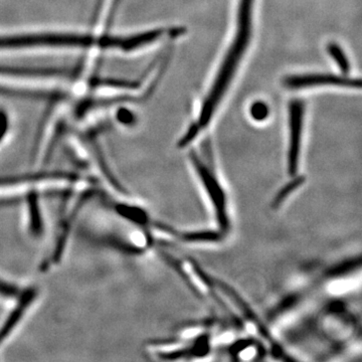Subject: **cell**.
Instances as JSON below:
<instances>
[{"label":"cell","mask_w":362,"mask_h":362,"mask_svg":"<svg viewBox=\"0 0 362 362\" xmlns=\"http://www.w3.org/2000/svg\"><path fill=\"white\" fill-rule=\"evenodd\" d=\"M95 182L90 177L71 171H35L0 176V204L21 202L26 195L66 194Z\"/></svg>","instance_id":"7a4b0ae2"},{"label":"cell","mask_w":362,"mask_h":362,"mask_svg":"<svg viewBox=\"0 0 362 362\" xmlns=\"http://www.w3.org/2000/svg\"><path fill=\"white\" fill-rule=\"evenodd\" d=\"M96 185V183H92L66 195L68 199L66 201L65 209L59 218L58 228L54 232L51 246L40 264V271L42 273H47L61 265L68 251L71 233L78 220V214L88 202L99 194Z\"/></svg>","instance_id":"3957f363"},{"label":"cell","mask_w":362,"mask_h":362,"mask_svg":"<svg viewBox=\"0 0 362 362\" xmlns=\"http://www.w3.org/2000/svg\"><path fill=\"white\" fill-rule=\"evenodd\" d=\"M152 30L137 35H113L108 33L28 32L0 35V52L54 49L131 52L153 44Z\"/></svg>","instance_id":"6da1fadb"},{"label":"cell","mask_w":362,"mask_h":362,"mask_svg":"<svg viewBox=\"0 0 362 362\" xmlns=\"http://www.w3.org/2000/svg\"><path fill=\"white\" fill-rule=\"evenodd\" d=\"M42 288L37 284H25L18 296L9 303L8 311L0 323V354L7 343L21 329L28 317L39 303Z\"/></svg>","instance_id":"277c9868"},{"label":"cell","mask_w":362,"mask_h":362,"mask_svg":"<svg viewBox=\"0 0 362 362\" xmlns=\"http://www.w3.org/2000/svg\"><path fill=\"white\" fill-rule=\"evenodd\" d=\"M189 156L190 161L194 164L195 171L204 185V190L211 199V206H213L214 214H216V218L218 221L221 230L223 232H226L230 228V223L225 192H223L221 183L218 182L214 169L204 163L201 157L197 156V152H190Z\"/></svg>","instance_id":"5b68a950"},{"label":"cell","mask_w":362,"mask_h":362,"mask_svg":"<svg viewBox=\"0 0 362 362\" xmlns=\"http://www.w3.org/2000/svg\"><path fill=\"white\" fill-rule=\"evenodd\" d=\"M42 194L26 195L20 202L23 206V225L25 232L32 240H40L47 233V223Z\"/></svg>","instance_id":"52a82bcc"},{"label":"cell","mask_w":362,"mask_h":362,"mask_svg":"<svg viewBox=\"0 0 362 362\" xmlns=\"http://www.w3.org/2000/svg\"><path fill=\"white\" fill-rule=\"evenodd\" d=\"M327 52L331 58L334 59L335 63L339 66L340 70L344 75H349L350 71V63L339 45L332 42L327 45Z\"/></svg>","instance_id":"30bf717a"},{"label":"cell","mask_w":362,"mask_h":362,"mask_svg":"<svg viewBox=\"0 0 362 362\" xmlns=\"http://www.w3.org/2000/svg\"><path fill=\"white\" fill-rule=\"evenodd\" d=\"M23 285L0 276V300L6 303L13 302L23 290Z\"/></svg>","instance_id":"9c48e42d"},{"label":"cell","mask_w":362,"mask_h":362,"mask_svg":"<svg viewBox=\"0 0 362 362\" xmlns=\"http://www.w3.org/2000/svg\"><path fill=\"white\" fill-rule=\"evenodd\" d=\"M304 103L294 100L289 105L290 139L288 150V173L295 175L299 168L301 153L302 132H303Z\"/></svg>","instance_id":"8992f818"},{"label":"cell","mask_w":362,"mask_h":362,"mask_svg":"<svg viewBox=\"0 0 362 362\" xmlns=\"http://www.w3.org/2000/svg\"><path fill=\"white\" fill-rule=\"evenodd\" d=\"M284 85L289 89L300 90L318 86H338V87L361 89L359 78L341 77L329 74H314V75H295L284 78Z\"/></svg>","instance_id":"ba28073f"},{"label":"cell","mask_w":362,"mask_h":362,"mask_svg":"<svg viewBox=\"0 0 362 362\" xmlns=\"http://www.w3.org/2000/svg\"><path fill=\"white\" fill-rule=\"evenodd\" d=\"M302 180H302L301 177H297L296 180H293L291 183L286 185V187L279 192L275 202H274V204H275L276 206H280L283 201L287 199V197H289V194H292V192H294L300 185H301Z\"/></svg>","instance_id":"7c38bea8"},{"label":"cell","mask_w":362,"mask_h":362,"mask_svg":"<svg viewBox=\"0 0 362 362\" xmlns=\"http://www.w3.org/2000/svg\"><path fill=\"white\" fill-rule=\"evenodd\" d=\"M269 113H270V110H269L268 105L264 103V102L259 101L252 104L251 108V115L252 118L255 119V120H265L267 117L269 116Z\"/></svg>","instance_id":"4fadbf2b"},{"label":"cell","mask_w":362,"mask_h":362,"mask_svg":"<svg viewBox=\"0 0 362 362\" xmlns=\"http://www.w3.org/2000/svg\"><path fill=\"white\" fill-rule=\"evenodd\" d=\"M11 131V120L4 109H0V148L4 146Z\"/></svg>","instance_id":"8fae6325"}]
</instances>
